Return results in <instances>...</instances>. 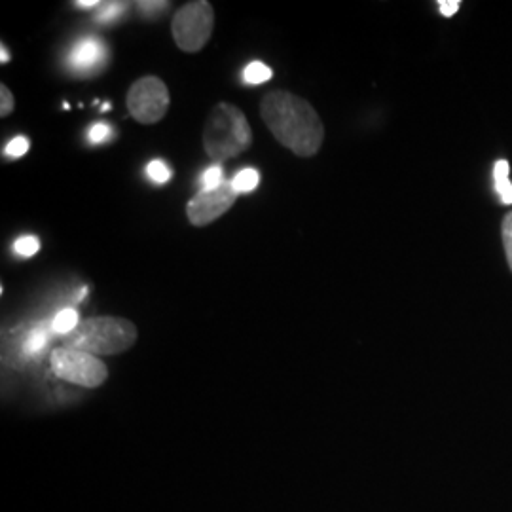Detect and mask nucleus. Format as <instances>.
Listing matches in <instances>:
<instances>
[{
    "instance_id": "nucleus-22",
    "label": "nucleus",
    "mask_w": 512,
    "mask_h": 512,
    "mask_svg": "<svg viewBox=\"0 0 512 512\" xmlns=\"http://www.w3.org/2000/svg\"><path fill=\"white\" fill-rule=\"evenodd\" d=\"M14 112V95L6 84H0V116L6 118Z\"/></svg>"
},
{
    "instance_id": "nucleus-24",
    "label": "nucleus",
    "mask_w": 512,
    "mask_h": 512,
    "mask_svg": "<svg viewBox=\"0 0 512 512\" xmlns=\"http://www.w3.org/2000/svg\"><path fill=\"white\" fill-rule=\"evenodd\" d=\"M101 4H103L101 0H76V2H73L74 8H78V10H88V8L101 6Z\"/></svg>"
},
{
    "instance_id": "nucleus-4",
    "label": "nucleus",
    "mask_w": 512,
    "mask_h": 512,
    "mask_svg": "<svg viewBox=\"0 0 512 512\" xmlns=\"http://www.w3.org/2000/svg\"><path fill=\"white\" fill-rule=\"evenodd\" d=\"M215 27V10L207 0H194L179 8L171 21V35L184 54H198L207 46Z\"/></svg>"
},
{
    "instance_id": "nucleus-8",
    "label": "nucleus",
    "mask_w": 512,
    "mask_h": 512,
    "mask_svg": "<svg viewBox=\"0 0 512 512\" xmlns=\"http://www.w3.org/2000/svg\"><path fill=\"white\" fill-rule=\"evenodd\" d=\"M107 59L109 48L103 40L95 37L82 38L69 52V67L74 73L93 74L101 71Z\"/></svg>"
},
{
    "instance_id": "nucleus-14",
    "label": "nucleus",
    "mask_w": 512,
    "mask_h": 512,
    "mask_svg": "<svg viewBox=\"0 0 512 512\" xmlns=\"http://www.w3.org/2000/svg\"><path fill=\"white\" fill-rule=\"evenodd\" d=\"M48 338H50V330L44 329V327L31 330L27 340H25V353L35 355L38 351H42L44 346L48 344Z\"/></svg>"
},
{
    "instance_id": "nucleus-10",
    "label": "nucleus",
    "mask_w": 512,
    "mask_h": 512,
    "mask_svg": "<svg viewBox=\"0 0 512 512\" xmlns=\"http://www.w3.org/2000/svg\"><path fill=\"white\" fill-rule=\"evenodd\" d=\"M272 78V69L260 61H253L245 67L243 71V80L247 86H260Z\"/></svg>"
},
{
    "instance_id": "nucleus-15",
    "label": "nucleus",
    "mask_w": 512,
    "mask_h": 512,
    "mask_svg": "<svg viewBox=\"0 0 512 512\" xmlns=\"http://www.w3.org/2000/svg\"><path fill=\"white\" fill-rule=\"evenodd\" d=\"M224 183H226L224 181V171H222L219 164L211 165L209 169H205L202 177V190H215Z\"/></svg>"
},
{
    "instance_id": "nucleus-2",
    "label": "nucleus",
    "mask_w": 512,
    "mask_h": 512,
    "mask_svg": "<svg viewBox=\"0 0 512 512\" xmlns=\"http://www.w3.org/2000/svg\"><path fill=\"white\" fill-rule=\"evenodd\" d=\"M253 145V129L245 112L232 103H217L203 126V148L215 162L232 160Z\"/></svg>"
},
{
    "instance_id": "nucleus-20",
    "label": "nucleus",
    "mask_w": 512,
    "mask_h": 512,
    "mask_svg": "<svg viewBox=\"0 0 512 512\" xmlns=\"http://www.w3.org/2000/svg\"><path fill=\"white\" fill-rule=\"evenodd\" d=\"M14 251L19 256H35L40 251V241L35 236H23L14 243Z\"/></svg>"
},
{
    "instance_id": "nucleus-13",
    "label": "nucleus",
    "mask_w": 512,
    "mask_h": 512,
    "mask_svg": "<svg viewBox=\"0 0 512 512\" xmlns=\"http://www.w3.org/2000/svg\"><path fill=\"white\" fill-rule=\"evenodd\" d=\"M128 6V2H105L103 8L97 12L95 21H97V23H103V25L114 23L116 19L120 18V16L128 10Z\"/></svg>"
},
{
    "instance_id": "nucleus-1",
    "label": "nucleus",
    "mask_w": 512,
    "mask_h": 512,
    "mask_svg": "<svg viewBox=\"0 0 512 512\" xmlns=\"http://www.w3.org/2000/svg\"><path fill=\"white\" fill-rule=\"evenodd\" d=\"M260 116L275 141L300 158H311L323 147L325 126L317 110L294 93L275 90L264 95Z\"/></svg>"
},
{
    "instance_id": "nucleus-19",
    "label": "nucleus",
    "mask_w": 512,
    "mask_h": 512,
    "mask_svg": "<svg viewBox=\"0 0 512 512\" xmlns=\"http://www.w3.org/2000/svg\"><path fill=\"white\" fill-rule=\"evenodd\" d=\"M27 150H29V139L23 137V135H18L4 147V156L10 158V160H16V158H21L23 154H27Z\"/></svg>"
},
{
    "instance_id": "nucleus-5",
    "label": "nucleus",
    "mask_w": 512,
    "mask_h": 512,
    "mask_svg": "<svg viewBox=\"0 0 512 512\" xmlns=\"http://www.w3.org/2000/svg\"><path fill=\"white\" fill-rule=\"evenodd\" d=\"M50 365L57 378L86 389H95L109 378V368L99 357L65 346L54 349Z\"/></svg>"
},
{
    "instance_id": "nucleus-23",
    "label": "nucleus",
    "mask_w": 512,
    "mask_h": 512,
    "mask_svg": "<svg viewBox=\"0 0 512 512\" xmlns=\"http://www.w3.org/2000/svg\"><path fill=\"white\" fill-rule=\"evenodd\" d=\"M437 6H439L440 14H442L444 18H450V16L458 14V10L461 8V2H459V0H439Z\"/></svg>"
},
{
    "instance_id": "nucleus-18",
    "label": "nucleus",
    "mask_w": 512,
    "mask_h": 512,
    "mask_svg": "<svg viewBox=\"0 0 512 512\" xmlns=\"http://www.w3.org/2000/svg\"><path fill=\"white\" fill-rule=\"evenodd\" d=\"M112 137H114V131H112L109 124H103V122L93 124L90 131H88V141L92 145H103V143L110 141Z\"/></svg>"
},
{
    "instance_id": "nucleus-21",
    "label": "nucleus",
    "mask_w": 512,
    "mask_h": 512,
    "mask_svg": "<svg viewBox=\"0 0 512 512\" xmlns=\"http://www.w3.org/2000/svg\"><path fill=\"white\" fill-rule=\"evenodd\" d=\"M501 236H503V247H505V255H507V262L512 270V211L503 219L501 224Z\"/></svg>"
},
{
    "instance_id": "nucleus-7",
    "label": "nucleus",
    "mask_w": 512,
    "mask_h": 512,
    "mask_svg": "<svg viewBox=\"0 0 512 512\" xmlns=\"http://www.w3.org/2000/svg\"><path fill=\"white\" fill-rule=\"evenodd\" d=\"M236 198L238 194L232 186V181H226L215 190H200L190 202L186 203V217L196 228L209 226L211 222L220 219L224 213L232 209Z\"/></svg>"
},
{
    "instance_id": "nucleus-9",
    "label": "nucleus",
    "mask_w": 512,
    "mask_h": 512,
    "mask_svg": "<svg viewBox=\"0 0 512 512\" xmlns=\"http://www.w3.org/2000/svg\"><path fill=\"white\" fill-rule=\"evenodd\" d=\"M511 165L507 160H499L494 165L495 192L499 196V202L503 205H512Z\"/></svg>"
},
{
    "instance_id": "nucleus-6",
    "label": "nucleus",
    "mask_w": 512,
    "mask_h": 512,
    "mask_svg": "<svg viewBox=\"0 0 512 512\" xmlns=\"http://www.w3.org/2000/svg\"><path fill=\"white\" fill-rule=\"evenodd\" d=\"M169 90L158 76H143L131 84L128 92V110L139 124H158L169 110Z\"/></svg>"
},
{
    "instance_id": "nucleus-12",
    "label": "nucleus",
    "mask_w": 512,
    "mask_h": 512,
    "mask_svg": "<svg viewBox=\"0 0 512 512\" xmlns=\"http://www.w3.org/2000/svg\"><path fill=\"white\" fill-rule=\"evenodd\" d=\"M258 183H260V175L256 169H243L232 179V186H234L236 194H249L255 190Z\"/></svg>"
},
{
    "instance_id": "nucleus-25",
    "label": "nucleus",
    "mask_w": 512,
    "mask_h": 512,
    "mask_svg": "<svg viewBox=\"0 0 512 512\" xmlns=\"http://www.w3.org/2000/svg\"><path fill=\"white\" fill-rule=\"evenodd\" d=\"M0 61H2V63H6V61H10V54H8V52H6V48H4V46H2V48H0Z\"/></svg>"
},
{
    "instance_id": "nucleus-17",
    "label": "nucleus",
    "mask_w": 512,
    "mask_h": 512,
    "mask_svg": "<svg viewBox=\"0 0 512 512\" xmlns=\"http://www.w3.org/2000/svg\"><path fill=\"white\" fill-rule=\"evenodd\" d=\"M171 6V2H160V0H145V2H137V8L143 16L147 18H158L162 16L164 12H167V8Z\"/></svg>"
},
{
    "instance_id": "nucleus-11",
    "label": "nucleus",
    "mask_w": 512,
    "mask_h": 512,
    "mask_svg": "<svg viewBox=\"0 0 512 512\" xmlns=\"http://www.w3.org/2000/svg\"><path fill=\"white\" fill-rule=\"evenodd\" d=\"M80 319H78V313L74 310H61L54 317L52 321V332L55 334H71L76 327H78Z\"/></svg>"
},
{
    "instance_id": "nucleus-3",
    "label": "nucleus",
    "mask_w": 512,
    "mask_h": 512,
    "mask_svg": "<svg viewBox=\"0 0 512 512\" xmlns=\"http://www.w3.org/2000/svg\"><path fill=\"white\" fill-rule=\"evenodd\" d=\"M137 342V327L124 317L99 315L88 317L65 336V348L78 349L95 357L118 355L133 348Z\"/></svg>"
},
{
    "instance_id": "nucleus-16",
    "label": "nucleus",
    "mask_w": 512,
    "mask_h": 512,
    "mask_svg": "<svg viewBox=\"0 0 512 512\" xmlns=\"http://www.w3.org/2000/svg\"><path fill=\"white\" fill-rule=\"evenodd\" d=\"M147 175L154 183L165 184L171 179V169L162 160H152L147 167Z\"/></svg>"
}]
</instances>
